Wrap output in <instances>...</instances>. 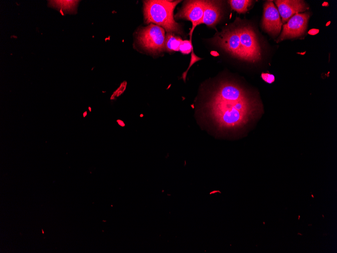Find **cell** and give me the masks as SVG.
Here are the masks:
<instances>
[{"instance_id": "1", "label": "cell", "mask_w": 337, "mask_h": 253, "mask_svg": "<svg viewBox=\"0 0 337 253\" xmlns=\"http://www.w3.org/2000/svg\"><path fill=\"white\" fill-rule=\"evenodd\" d=\"M258 102L244 89L231 82H222L205 105L209 125L219 133L245 131L256 118Z\"/></svg>"}, {"instance_id": "2", "label": "cell", "mask_w": 337, "mask_h": 253, "mask_svg": "<svg viewBox=\"0 0 337 253\" xmlns=\"http://www.w3.org/2000/svg\"><path fill=\"white\" fill-rule=\"evenodd\" d=\"M180 1H145L144 18L147 23H153L168 33H180V25L174 19V10Z\"/></svg>"}, {"instance_id": "3", "label": "cell", "mask_w": 337, "mask_h": 253, "mask_svg": "<svg viewBox=\"0 0 337 253\" xmlns=\"http://www.w3.org/2000/svg\"><path fill=\"white\" fill-rule=\"evenodd\" d=\"M165 38L164 29L153 24L142 29L138 34L141 45L152 53H160L164 49Z\"/></svg>"}, {"instance_id": "4", "label": "cell", "mask_w": 337, "mask_h": 253, "mask_svg": "<svg viewBox=\"0 0 337 253\" xmlns=\"http://www.w3.org/2000/svg\"><path fill=\"white\" fill-rule=\"evenodd\" d=\"M239 28L241 47L244 60L254 62L260 59L261 49L253 29L248 26Z\"/></svg>"}, {"instance_id": "5", "label": "cell", "mask_w": 337, "mask_h": 253, "mask_svg": "<svg viewBox=\"0 0 337 253\" xmlns=\"http://www.w3.org/2000/svg\"><path fill=\"white\" fill-rule=\"evenodd\" d=\"M214 41L234 56L244 60L241 47L239 27L224 29L216 35Z\"/></svg>"}, {"instance_id": "6", "label": "cell", "mask_w": 337, "mask_h": 253, "mask_svg": "<svg viewBox=\"0 0 337 253\" xmlns=\"http://www.w3.org/2000/svg\"><path fill=\"white\" fill-rule=\"evenodd\" d=\"M309 16L308 13H297L294 15L284 25L282 34L277 41L302 35L306 29Z\"/></svg>"}, {"instance_id": "7", "label": "cell", "mask_w": 337, "mask_h": 253, "mask_svg": "<svg viewBox=\"0 0 337 253\" xmlns=\"http://www.w3.org/2000/svg\"><path fill=\"white\" fill-rule=\"evenodd\" d=\"M204 5V1H187L176 16V17L185 19L192 22V27L190 33V41H191L192 34L195 27L199 25V23L202 19Z\"/></svg>"}, {"instance_id": "8", "label": "cell", "mask_w": 337, "mask_h": 253, "mask_svg": "<svg viewBox=\"0 0 337 253\" xmlns=\"http://www.w3.org/2000/svg\"><path fill=\"white\" fill-rule=\"evenodd\" d=\"M282 25L278 10L272 1H267L264 6L263 28L268 33L276 35L280 31Z\"/></svg>"}, {"instance_id": "9", "label": "cell", "mask_w": 337, "mask_h": 253, "mask_svg": "<svg viewBox=\"0 0 337 253\" xmlns=\"http://www.w3.org/2000/svg\"><path fill=\"white\" fill-rule=\"evenodd\" d=\"M275 3L282 18V23H285L293 14L303 12L308 8L303 1L278 0Z\"/></svg>"}, {"instance_id": "10", "label": "cell", "mask_w": 337, "mask_h": 253, "mask_svg": "<svg viewBox=\"0 0 337 253\" xmlns=\"http://www.w3.org/2000/svg\"><path fill=\"white\" fill-rule=\"evenodd\" d=\"M221 10L215 1H204L202 19L199 24L204 23L208 26H214L220 19Z\"/></svg>"}, {"instance_id": "11", "label": "cell", "mask_w": 337, "mask_h": 253, "mask_svg": "<svg viewBox=\"0 0 337 253\" xmlns=\"http://www.w3.org/2000/svg\"><path fill=\"white\" fill-rule=\"evenodd\" d=\"M182 41L180 37L167 33L165 38L164 48L168 51H178Z\"/></svg>"}, {"instance_id": "12", "label": "cell", "mask_w": 337, "mask_h": 253, "mask_svg": "<svg viewBox=\"0 0 337 253\" xmlns=\"http://www.w3.org/2000/svg\"><path fill=\"white\" fill-rule=\"evenodd\" d=\"M228 2L231 8L240 14L245 13L253 1L249 0H231Z\"/></svg>"}, {"instance_id": "13", "label": "cell", "mask_w": 337, "mask_h": 253, "mask_svg": "<svg viewBox=\"0 0 337 253\" xmlns=\"http://www.w3.org/2000/svg\"><path fill=\"white\" fill-rule=\"evenodd\" d=\"M179 50L183 54H188L193 51V48L191 41L182 40L179 47Z\"/></svg>"}, {"instance_id": "14", "label": "cell", "mask_w": 337, "mask_h": 253, "mask_svg": "<svg viewBox=\"0 0 337 253\" xmlns=\"http://www.w3.org/2000/svg\"><path fill=\"white\" fill-rule=\"evenodd\" d=\"M201 60V58H200L197 57V56L195 55V54H194L193 50L192 51L191 59V62H190V65H189L188 68L187 69V71L183 74V80H184V81H185V80H186V75H187V73L188 70H189V69H190V68L191 67V66H192L195 62H197V61H199V60Z\"/></svg>"}, {"instance_id": "15", "label": "cell", "mask_w": 337, "mask_h": 253, "mask_svg": "<svg viewBox=\"0 0 337 253\" xmlns=\"http://www.w3.org/2000/svg\"><path fill=\"white\" fill-rule=\"evenodd\" d=\"M261 77L265 82L269 84L273 83L275 80L274 76L270 73H262Z\"/></svg>"}, {"instance_id": "16", "label": "cell", "mask_w": 337, "mask_h": 253, "mask_svg": "<svg viewBox=\"0 0 337 253\" xmlns=\"http://www.w3.org/2000/svg\"><path fill=\"white\" fill-rule=\"evenodd\" d=\"M319 32V30L317 29H312L308 31L310 35H315Z\"/></svg>"}, {"instance_id": "17", "label": "cell", "mask_w": 337, "mask_h": 253, "mask_svg": "<svg viewBox=\"0 0 337 253\" xmlns=\"http://www.w3.org/2000/svg\"><path fill=\"white\" fill-rule=\"evenodd\" d=\"M329 24H330V22H328L327 23V24H326V25L327 26Z\"/></svg>"}]
</instances>
